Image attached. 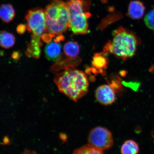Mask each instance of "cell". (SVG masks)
<instances>
[{
  "instance_id": "15",
  "label": "cell",
  "mask_w": 154,
  "mask_h": 154,
  "mask_svg": "<svg viewBox=\"0 0 154 154\" xmlns=\"http://www.w3.org/2000/svg\"><path fill=\"white\" fill-rule=\"evenodd\" d=\"M144 21L146 26L154 32V9L151 10L146 14Z\"/></svg>"
},
{
  "instance_id": "13",
  "label": "cell",
  "mask_w": 154,
  "mask_h": 154,
  "mask_svg": "<svg viewBox=\"0 0 154 154\" xmlns=\"http://www.w3.org/2000/svg\"><path fill=\"white\" fill-rule=\"evenodd\" d=\"M139 151L138 144L133 140H127L121 147V153L123 154H136Z\"/></svg>"
},
{
  "instance_id": "16",
  "label": "cell",
  "mask_w": 154,
  "mask_h": 154,
  "mask_svg": "<svg viewBox=\"0 0 154 154\" xmlns=\"http://www.w3.org/2000/svg\"><path fill=\"white\" fill-rule=\"evenodd\" d=\"M106 59L100 55L97 54L94 57L93 63L94 66L99 69L103 68L106 64Z\"/></svg>"
},
{
  "instance_id": "6",
  "label": "cell",
  "mask_w": 154,
  "mask_h": 154,
  "mask_svg": "<svg viewBox=\"0 0 154 154\" xmlns=\"http://www.w3.org/2000/svg\"><path fill=\"white\" fill-rule=\"evenodd\" d=\"M88 142L93 147L104 151L112 147L113 139L110 131L103 127H97L90 131Z\"/></svg>"
},
{
  "instance_id": "11",
  "label": "cell",
  "mask_w": 154,
  "mask_h": 154,
  "mask_svg": "<svg viewBox=\"0 0 154 154\" xmlns=\"http://www.w3.org/2000/svg\"><path fill=\"white\" fill-rule=\"evenodd\" d=\"M15 43L14 36L6 31H2L0 36V44L2 47L9 49L12 47Z\"/></svg>"
},
{
  "instance_id": "14",
  "label": "cell",
  "mask_w": 154,
  "mask_h": 154,
  "mask_svg": "<svg viewBox=\"0 0 154 154\" xmlns=\"http://www.w3.org/2000/svg\"><path fill=\"white\" fill-rule=\"evenodd\" d=\"M75 154H101L103 151L96 149L88 143L75 150L73 153Z\"/></svg>"
},
{
  "instance_id": "18",
  "label": "cell",
  "mask_w": 154,
  "mask_h": 154,
  "mask_svg": "<svg viewBox=\"0 0 154 154\" xmlns=\"http://www.w3.org/2000/svg\"><path fill=\"white\" fill-rule=\"evenodd\" d=\"M3 140V143L5 144H8L9 143L8 138L7 137H5L4 138Z\"/></svg>"
},
{
  "instance_id": "5",
  "label": "cell",
  "mask_w": 154,
  "mask_h": 154,
  "mask_svg": "<svg viewBox=\"0 0 154 154\" xmlns=\"http://www.w3.org/2000/svg\"><path fill=\"white\" fill-rule=\"evenodd\" d=\"M26 26L31 32L32 37L41 38L46 31L45 11L41 8H35L29 10L26 16Z\"/></svg>"
},
{
  "instance_id": "10",
  "label": "cell",
  "mask_w": 154,
  "mask_h": 154,
  "mask_svg": "<svg viewBox=\"0 0 154 154\" xmlns=\"http://www.w3.org/2000/svg\"><path fill=\"white\" fill-rule=\"evenodd\" d=\"M15 14L14 9L11 5H2L0 9V17L3 22H10L14 18Z\"/></svg>"
},
{
  "instance_id": "9",
  "label": "cell",
  "mask_w": 154,
  "mask_h": 154,
  "mask_svg": "<svg viewBox=\"0 0 154 154\" xmlns=\"http://www.w3.org/2000/svg\"><path fill=\"white\" fill-rule=\"evenodd\" d=\"M144 11L145 7L141 2L131 1L129 5L128 15L130 18L134 20L139 19L143 16Z\"/></svg>"
},
{
  "instance_id": "3",
  "label": "cell",
  "mask_w": 154,
  "mask_h": 154,
  "mask_svg": "<svg viewBox=\"0 0 154 154\" xmlns=\"http://www.w3.org/2000/svg\"><path fill=\"white\" fill-rule=\"evenodd\" d=\"M113 38L104 48L106 52L123 60L133 56L138 44L137 38L131 32L120 27L113 32Z\"/></svg>"
},
{
  "instance_id": "4",
  "label": "cell",
  "mask_w": 154,
  "mask_h": 154,
  "mask_svg": "<svg viewBox=\"0 0 154 154\" xmlns=\"http://www.w3.org/2000/svg\"><path fill=\"white\" fill-rule=\"evenodd\" d=\"M66 3L70 15L69 28L75 34L88 33V20L91 16L88 11L91 2L87 0H66Z\"/></svg>"
},
{
  "instance_id": "17",
  "label": "cell",
  "mask_w": 154,
  "mask_h": 154,
  "mask_svg": "<svg viewBox=\"0 0 154 154\" xmlns=\"http://www.w3.org/2000/svg\"><path fill=\"white\" fill-rule=\"evenodd\" d=\"M60 138L61 140L64 142L66 141L67 139V136L66 134H60Z\"/></svg>"
},
{
  "instance_id": "1",
  "label": "cell",
  "mask_w": 154,
  "mask_h": 154,
  "mask_svg": "<svg viewBox=\"0 0 154 154\" xmlns=\"http://www.w3.org/2000/svg\"><path fill=\"white\" fill-rule=\"evenodd\" d=\"M54 82L59 91L77 102L88 92V80L85 73L76 69L67 68L56 75Z\"/></svg>"
},
{
  "instance_id": "7",
  "label": "cell",
  "mask_w": 154,
  "mask_h": 154,
  "mask_svg": "<svg viewBox=\"0 0 154 154\" xmlns=\"http://www.w3.org/2000/svg\"><path fill=\"white\" fill-rule=\"evenodd\" d=\"M95 96L97 101L104 105L111 104L116 100L115 92L112 88L107 85L100 86L97 88Z\"/></svg>"
},
{
  "instance_id": "12",
  "label": "cell",
  "mask_w": 154,
  "mask_h": 154,
  "mask_svg": "<svg viewBox=\"0 0 154 154\" xmlns=\"http://www.w3.org/2000/svg\"><path fill=\"white\" fill-rule=\"evenodd\" d=\"M63 51L67 56L70 58L76 57L79 53V46L75 42H68L65 44Z\"/></svg>"
},
{
  "instance_id": "2",
  "label": "cell",
  "mask_w": 154,
  "mask_h": 154,
  "mask_svg": "<svg viewBox=\"0 0 154 154\" xmlns=\"http://www.w3.org/2000/svg\"><path fill=\"white\" fill-rule=\"evenodd\" d=\"M46 31L53 36L60 35L69 26V11L66 2L53 0L45 10Z\"/></svg>"
},
{
  "instance_id": "8",
  "label": "cell",
  "mask_w": 154,
  "mask_h": 154,
  "mask_svg": "<svg viewBox=\"0 0 154 154\" xmlns=\"http://www.w3.org/2000/svg\"><path fill=\"white\" fill-rule=\"evenodd\" d=\"M62 47L57 42H51L47 44L45 48L46 58L50 61L55 62L60 55Z\"/></svg>"
}]
</instances>
